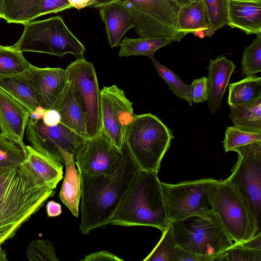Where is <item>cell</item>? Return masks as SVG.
<instances>
[{
	"mask_svg": "<svg viewBox=\"0 0 261 261\" xmlns=\"http://www.w3.org/2000/svg\"><path fill=\"white\" fill-rule=\"evenodd\" d=\"M113 166L98 175L81 172V219L79 229L83 234L109 225L123 195L140 170L125 143Z\"/></svg>",
	"mask_w": 261,
	"mask_h": 261,
	"instance_id": "6da1fadb",
	"label": "cell"
},
{
	"mask_svg": "<svg viewBox=\"0 0 261 261\" xmlns=\"http://www.w3.org/2000/svg\"><path fill=\"white\" fill-rule=\"evenodd\" d=\"M55 189L38 177L27 162L0 166V246L55 195Z\"/></svg>",
	"mask_w": 261,
	"mask_h": 261,
	"instance_id": "7a4b0ae2",
	"label": "cell"
},
{
	"mask_svg": "<svg viewBox=\"0 0 261 261\" xmlns=\"http://www.w3.org/2000/svg\"><path fill=\"white\" fill-rule=\"evenodd\" d=\"M158 172L139 170L109 224L145 226L162 231L169 224Z\"/></svg>",
	"mask_w": 261,
	"mask_h": 261,
	"instance_id": "3957f363",
	"label": "cell"
},
{
	"mask_svg": "<svg viewBox=\"0 0 261 261\" xmlns=\"http://www.w3.org/2000/svg\"><path fill=\"white\" fill-rule=\"evenodd\" d=\"M174 138L156 115H136L127 128L125 143L140 170L159 172L161 161Z\"/></svg>",
	"mask_w": 261,
	"mask_h": 261,
	"instance_id": "277c9868",
	"label": "cell"
},
{
	"mask_svg": "<svg viewBox=\"0 0 261 261\" xmlns=\"http://www.w3.org/2000/svg\"><path fill=\"white\" fill-rule=\"evenodd\" d=\"M23 33L13 46L22 53H45L63 57L72 54L84 58V45L71 33L61 16L31 21L24 24Z\"/></svg>",
	"mask_w": 261,
	"mask_h": 261,
	"instance_id": "5b68a950",
	"label": "cell"
},
{
	"mask_svg": "<svg viewBox=\"0 0 261 261\" xmlns=\"http://www.w3.org/2000/svg\"><path fill=\"white\" fill-rule=\"evenodd\" d=\"M176 245L213 258L234 243L213 211L170 223Z\"/></svg>",
	"mask_w": 261,
	"mask_h": 261,
	"instance_id": "8992f818",
	"label": "cell"
},
{
	"mask_svg": "<svg viewBox=\"0 0 261 261\" xmlns=\"http://www.w3.org/2000/svg\"><path fill=\"white\" fill-rule=\"evenodd\" d=\"M214 213L234 243H241L260 231L244 201L227 179L219 180L210 189Z\"/></svg>",
	"mask_w": 261,
	"mask_h": 261,
	"instance_id": "52a82bcc",
	"label": "cell"
},
{
	"mask_svg": "<svg viewBox=\"0 0 261 261\" xmlns=\"http://www.w3.org/2000/svg\"><path fill=\"white\" fill-rule=\"evenodd\" d=\"M136 33L140 36L159 35L179 41L186 35L177 29L179 7L174 0H122Z\"/></svg>",
	"mask_w": 261,
	"mask_h": 261,
	"instance_id": "ba28073f",
	"label": "cell"
},
{
	"mask_svg": "<svg viewBox=\"0 0 261 261\" xmlns=\"http://www.w3.org/2000/svg\"><path fill=\"white\" fill-rule=\"evenodd\" d=\"M238 161L227 178L240 195L258 226L261 224V142H255L233 150Z\"/></svg>",
	"mask_w": 261,
	"mask_h": 261,
	"instance_id": "9c48e42d",
	"label": "cell"
},
{
	"mask_svg": "<svg viewBox=\"0 0 261 261\" xmlns=\"http://www.w3.org/2000/svg\"><path fill=\"white\" fill-rule=\"evenodd\" d=\"M218 180L206 178L175 184L161 182L169 223L212 211L209 191Z\"/></svg>",
	"mask_w": 261,
	"mask_h": 261,
	"instance_id": "30bf717a",
	"label": "cell"
},
{
	"mask_svg": "<svg viewBox=\"0 0 261 261\" xmlns=\"http://www.w3.org/2000/svg\"><path fill=\"white\" fill-rule=\"evenodd\" d=\"M67 81L73 88L86 118L88 138L102 129L100 92L93 63L84 58L77 59L65 69Z\"/></svg>",
	"mask_w": 261,
	"mask_h": 261,
	"instance_id": "8fae6325",
	"label": "cell"
},
{
	"mask_svg": "<svg viewBox=\"0 0 261 261\" xmlns=\"http://www.w3.org/2000/svg\"><path fill=\"white\" fill-rule=\"evenodd\" d=\"M25 129L27 139L32 147L63 166L65 162L60 150L73 155L77 147L86 139L60 122L48 126L42 118L32 116Z\"/></svg>",
	"mask_w": 261,
	"mask_h": 261,
	"instance_id": "7c38bea8",
	"label": "cell"
},
{
	"mask_svg": "<svg viewBox=\"0 0 261 261\" xmlns=\"http://www.w3.org/2000/svg\"><path fill=\"white\" fill-rule=\"evenodd\" d=\"M102 131L121 150L127 127L134 120L133 103L116 85L103 87L100 91Z\"/></svg>",
	"mask_w": 261,
	"mask_h": 261,
	"instance_id": "4fadbf2b",
	"label": "cell"
},
{
	"mask_svg": "<svg viewBox=\"0 0 261 261\" xmlns=\"http://www.w3.org/2000/svg\"><path fill=\"white\" fill-rule=\"evenodd\" d=\"M121 153L102 130L95 136L86 139L76 149L73 159L79 170L90 175L106 172Z\"/></svg>",
	"mask_w": 261,
	"mask_h": 261,
	"instance_id": "5bb4252c",
	"label": "cell"
},
{
	"mask_svg": "<svg viewBox=\"0 0 261 261\" xmlns=\"http://www.w3.org/2000/svg\"><path fill=\"white\" fill-rule=\"evenodd\" d=\"M28 71L40 106L53 109L67 82L66 70L32 65Z\"/></svg>",
	"mask_w": 261,
	"mask_h": 261,
	"instance_id": "9a60e30c",
	"label": "cell"
},
{
	"mask_svg": "<svg viewBox=\"0 0 261 261\" xmlns=\"http://www.w3.org/2000/svg\"><path fill=\"white\" fill-rule=\"evenodd\" d=\"M31 113L21 103L0 89L1 134L25 147L23 139Z\"/></svg>",
	"mask_w": 261,
	"mask_h": 261,
	"instance_id": "2e32d148",
	"label": "cell"
},
{
	"mask_svg": "<svg viewBox=\"0 0 261 261\" xmlns=\"http://www.w3.org/2000/svg\"><path fill=\"white\" fill-rule=\"evenodd\" d=\"M236 66L225 55L211 59L207 69V106L214 114L221 107V102L230 78Z\"/></svg>",
	"mask_w": 261,
	"mask_h": 261,
	"instance_id": "e0dca14e",
	"label": "cell"
},
{
	"mask_svg": "<svg viewBox=\"0 0 261 261\" xmlns=\"http://www.w3.org/2000/svg\"><path fill=\"white\" fill-rule=\"evenodd\" d=\"M226 25L261 35V0H227Z\"/></svg>",
	"mask_w": 261,
	"mask_h": 261,
	"instance_id": "ac0fdd59",
	"label": "cell"
},
{
	"mask_svg": "<svg viewBox=\"0 0 261 261\" xmlns=\"http://www.w3.org/2000/svg\"><path fill=\"white\" fill-rule=\"evenodd\" d=\"M177 29L186 36L193 34L200 38L213 35L215 32L211 25L203 0L179 7L177 16Z\"/></svg>",
	"mask_w": 261,
	"mask_h": 261,
	"instance_id": "d6986e66",
	"label": "cell"
},
{
	"mask_svg": "<svg viewBox=\"0 0 261 261\" xmlns=\"http://www.w3.org/2000/svg\"><path fill=\"white\" fill-rule=\"evenodd\" d=\"M53 109L59 112L60 123L82 137L88 138L85 116L76 94L69 82H67Z\"/></svg>",
	"mask_w": 261,
	"mask_h": 261,
	"instance_id": "ffe728a7",
	"label": "cell"
},
{
	"mask_svg": "<svg viewBox=\"0 0 261 261\" xmlns=\"http://www.w3.org/2000/svg\"><path fill=\"white\" fill-rule=\"evenodd\" d=\"M98 9L100 18L106 25L111 47L119 46L125 34L134 28L129 12L120 2L106 5Z\"/></svg>",
	"mask_w": 261,
	"mask_h": 261,
	"instance_id": "44dd1931",
	"label": "cell"
},
{
	"mask_svg": "<svg viewBox=\"0 0 261 261\" xmlns=\"http://www.w3.org/2000/svg\"><path fill=\"white\" fill-rule=\"evenodd\" d=\"M28 70L18 74L0 76V89L23 105L32 114L40 106Z\"/></svg>",
	"mask_w": 261,
	"mask_h": 261,
	"instance_id": "7402d4cb",
	"label": "cell"
},
{
	"mask_svg": "<svg viewBox=\"0 0 261 261\" xmlns=\"http://www.w3.org/2000/svg\"><path fill=\"white\" fill-rule=\"evenodd\" d=\"M66 167L65 174L59 195L63 203L75 217L79 216V203L81 197V177L75 166L73 155L60 150Z\"/></svg>",
	"mask_w": 261,
	"mask_h": 261,
	"instance_id": "603a6c76",
	"label": "cell"
},
{
	"mask_svg": "<svg viewBox=\"0 0 261 261\" xmlns=\"http://www.w3.org/2000/svg\"><path fill=\"white\" fill-rule=\"evenodd\" d=\"M27 149L26 162L30 168L43 181L56 189L63 178V166L31 146H27Z\"/></svg>",
	"mask_w": 261,
	"mask_h": 261,
	"instance_id": "cb8c5ba5",
	"label": "cell"
},
{
	"mask_svg": "<svg viewBox=\"0 0 261 261\" xmlns=\"http://www.w3.org/2000/svg\"><path fill=\"white\" fill-rule=\"evenodd\" d=\"M173 40L166 36L150 35L138 38L125 37L120 42L119 57L132 56H145L149 58L154 56L156 50L169 45Z\"/></svg>",
	"mask_w": 261,
	"mask_h": 261,
	"instance_id": "d4e9b609",
	"label": "cell"
},
{
	"mask_svg": "<svg viewBox=\"0 0 261 261\" xmlns=\"http://www.w3.org/2000/svg\"><path fill=\"white\" fill-rule=\"evenodd\" d=\"M228 115L234 126L243 130L261 133V98L245 105L230 106Z\"/></svg>",
	"mask_w": 261,
	"mask_h": 261,
	"instance_id": "484cf974",
	"label": "cell"
},
{
	"mask_svg": "<svg viewBox=\"0 0 261 261\" xmlns=\"http://www.w3.org/2000/svg\"><path fill=\"white\" fill-rule=\"evenodd\" d=\"M42 0H4V18L7 23L24 24L39 17Z\"/></svg>",
	"mask_w": 261,
	"mask_h": 261,
	"instance_id": "4316f807",
	"label": "cell"
},
{
	"mask_svg": "<svg viewBox=\"0 0 261 261\" xmlns=\"http://www.w3.org/2000/svg\"><path fill=\"white\" fill-rule=\"evenodd\" d=\"M261 98V78L255 75L246 76L229 85V106L245 105Z\"/></svg>",
	"mask_w": 261,
	"mask_h": 261,
	"instance_id": "83f0119b",
	"label": "cell"
},
{
	"mask_svg": "<svg viewBox=\"0 0 261 261\" xmlns=\"http://www.w3.org/2000/svg\"><path fill=\"white\" fill-rule=\"evenodd\" d=\"M32 65L13 45H0V76L22 73Z\"/></svg>",
	"mask_w": 261,
	"mask_h": 261,
	"instance_id": "f1b7e54d",
	"label": "cell"
},
{
	"mask_svg": "<svg viewBox=\"0 0 261 261\" xmlns=\"http://www.w3.org/2000/svg\"><path fill=\"white\" fill-rule=\"evenodd\" d=\"M149 58L158 73L166 82L169 88L177 97L186 100L191 106H192L193 102L190 96L191 84L187 85L184 83L180 77L173 71L155 59L154 56H152Z\"/></svg>",
	"mask_w": 261,
	"mask_h": 261,
	"instance_id": "f546056e",
	"label": "cell"
},
{
	"mask_svg": "<svg viewBox=\"0 0 261 261\" xmlns=\"http://www.w3.org/2000/svg\"><path fill=\"white\" fill-rule=\"evenodd\" d=\"M27 146L23 147L0 133V166L21 165L26 162Z\"/></svg>",
	"mask_w": 261,
	"mask_h": 261,
	"instance_id": "4dcf8cb0",
	"label": "cell"
},
{
	"mask_svg": "<svg viewBox=\"0 0 261 261\" xmlns=\"http://www.w3.org/2000/svg\"><path fill=\"white\" fill-rule=\"evenodd\" d=\"M162 231V236L160 241L143 259L144 261H174L175 249L177 245L170 224Z\"/></svg>",
	"mask_w": 261,
	"mask_h": 261,
	"instance_id": "1f68e13d",
	"label": "cell"
},
{
	"mask_svg": "<svg viewBox=\"0 0 261 261\" xmlns=\"http://www.w3.org/2000/svg\"><path fill=\"white\" fill-rule=\"evenodd\" d=\"M241 72L246 77L261 72V35H257L244 50L241 61Z\"/></svg>",
	"mask_w": 261,
	"mask_h": 261,
	"instance_id": "d6a6232c",
	"label": "cell"
},
{
	"mask_svg": "<svg viewBox=\"0 0 261 261\" xmlns=\"http://www.w3.org/2000/svg\"><path fill=\"white\" fill-rule=\"evenodd\" d=\"M255 142H261V133L243 130L235 126H227L223 141L225 152Z\"/></svg>",
	"mask_w": 261,
	"mask_h": 261,
	"instance_id": "836d02e7",
	"label": "cell"
},
{
	"mask_svg": "<svg viewBox=\"0 0 261 261\" xmlns=\"http://www.w3.org/2000/svg\"><path fill=\"white\" fill-rule=\"evenodd\" d=\"M214 261H261V250L251 249L234 243L217 255Z\"/></svg>",
	"mask_w": 261,
	"mask_h": 261,
	"instance_id": "e575fe53",
	"label": "cell"
},
{
	"mask_svg": "<svg viewBox=\"0 0 261 261\" xmlns=\"http://www.w3.org/2000/svg\"><path fill=\"white\" fill-rule=\"evenodd\" d=\"M25 256L31 261H58L53 243L48 240H36L28 245Z\"/></svg>",
	"mask_w": 261,
	"mask_h": 261,
	"instance_id": "d590c367",
	"label": "cell"
},
{
	"mask_svg": "<svg viewBox=\"0 0 261 261\" xmlns=\"http://www.w3.org/2000/svg\"><path fill=\"white\" fill-rule=\"evenodd\" d=\"M212 29L214 32L227 24V0H203Z\"/></svg>",
	"mask_w": 261,
	"mask_h": 261,
	"instance_id": "8d00e7d4",
	"label": "cell"
},
{
	"mask_svg": "<svg viewBox=\"0 0 261 261\" xmlns=\"http://www.w3.org/2000/svg\"><path fill=\"white\" fill-rule=\"evenodd\" d=\"M190 96L193 103H200L207 99V79L205 76L194 79L191 84Z\"/></svg>",
	"mask_w": 261,
	"mask_h": 261,
	"instance_id": "74e56055",
	"label": "cell"
},
{
	"mask_svg": "<svg viewBox=\"0 0 261 261\" xmlns=\"http://www.w3.org/2000/svg\"><path fill=\"white\" fill-rule=\"evenodd\" d=\"M73 8L68 0H42L39 16Z\"/></svg>",
	"mask_w": 261,
	"mask_h": 261,
	"instance_id": "f35d334b",
	"label": "cell"
},
{
	"mask_svg": "<svg viewBox=\"0 0 261 261\" xmlns=\"http://www.w3.org/2000/svg\"><path fill=\"white\" fill-rule=\"evenodd\" d=\"M174 261H213L210 256L196 254L185 250L176 245Z\"/></svg>",
	"mask_w": 261,
	"mask_h": 261,
	"instance_id": "ab89813d",
	"label": "cell"
},
{
	"mask_svg": "<svg viewBox=\"0 0 261 261\" xmlns=\"http://www.w3.org/2000/svg\"><path fill=\"white\" fill-rule=\"evenodd\" d=\"M82 261H123L112 253L107 250H103L90 253L85 256Z\"/></svg>",
	"mask_w": 261,
	"mask_h": 261,
	"instance_id": "60d3db41",
	"label": "cell"
},
{
	"mask_svg": "<svg viewBox=\"0 0 261 261\" xmlns=\"http://www.w3.org/2000/svg\"><path fill=\"white\" fill-rule=\"evenodd\" d=\"M60 115L55 109L45 110L42 120L44 124L48 126L55 125L60 122Z\"/></svg>",
	"mask_w": 261,
	"mask_h": 261,
	"instance_id": "b9f144b4",
	"label": "cell"
},
{
	"mask_svg": "<svg viewBox=\"0 0 261 261\" xmlns=\"http://www.w3.org/2000/svg\"><path fill=\"white\" fill-rule=\"evenodd\" d=\"M243 246L251 249L261 250V232L259 231L251 239L240 243Z\"/></svg>",
	"mask_w": 261,
	"mask_h": 261,
	"instance_id": "7bdbcfd3",
	"label": "cell"
},
{
	"mask_svg": "<svg viewBox=\"0 0 261 261\" xmlns=\"http://www.w3.org/2000/svg\"><path fill=\"white\" fill-rule=\"evenodd\" d=\"M46 207L47 216L49 217H57L62 213L61 205L54 201H49Z\"/></svg>",
	"mask_w": 261,
	"mask_h": 261,
	"instance_id": "ee69618b",
	"label": "cell"
},
{
	"mask_svg": "<svg viewBox=\"0 0 261 261\" xmlns=\"http://www.w3.org/2000/svg\"><path fill=\"white\" fill-rule=\"evenodd\" d=\"M73 8L81 10L87 7H91L95 0H68Z\"/></svg>",
	"mask_w": 261,
	"mask_h": 261,
	"instance_id": "f6af8a7d",
	"label": "cell"
},
{
	"mask_svg": "<svg viewBox=\"0 0 261 261\" xmlns=\"http://www.w3.org/2000/svg\"><path fill=\"white\" fill-rule=\"evenodd\" d=\"M121 1L122 0H95L93 4L90 7H94L98 9V8L104 5L113 3L119 2Z\"/></svg>",
	"mask_w": 261,
	"mask_h": 261,
	"instance_id": "bcb514c9",
	"label": "cell"
},
{
	"mask_svg": "<svg viewBox=\"0 0 261 261\" xmlns=\"http://www.w3.org/2000/svg\"><path fill=\"white\" fill-rule=\"evenodd\" d=\"M198 1L202 0H174L179 7Z\"/></svg>",
	"mask_w": 261,
	"mask_h": 261,
	"instance_id": "7dc6e473",
	"label": "cell"
},
{
	"mask_svg": "<svg viewBox=\"0 0 261 261\" xmlns=\"http://www.w3.org/2000/svg\"><path fill=\"white\" fill-rule=\"evenodd\" d=\"M2 260H7V259L6 258V254L5 251L0 246V261Z\"/></svg>",
	"mask_w": 261,
	"mask_h": 261,
	"instance_id": "c3c4849f",
	"label": "cell"
},
{
	"mask_svg": "<svg viewBox=\"0 0 261 261\" xmlns=\"http://www.w3.org/2000/svg\"><path fill=\"white\" fill-rule=\"evenodd\" d=\"M4 0H0V18H4L3 14Z\"/></svg>",
	"mask_w": 261,
	"mask_h": 261,
	"instance_id": "681fc988",
	"label": "cell"
},
{
	"mask_svg": "<svg viewBox=\"0 0 261 261\" xmlns=\"http://www.w3.org/2000/svg\"><path fill=\"white\" fill-rule=\"evenodd\" d=\"M247 1H259V0H247Z\"/></svg>",
	"mask_w": 261,
	"mask_h": 261,
	"instance_id": "f907efd6",
	"label": "cell"
}]
</instances>
